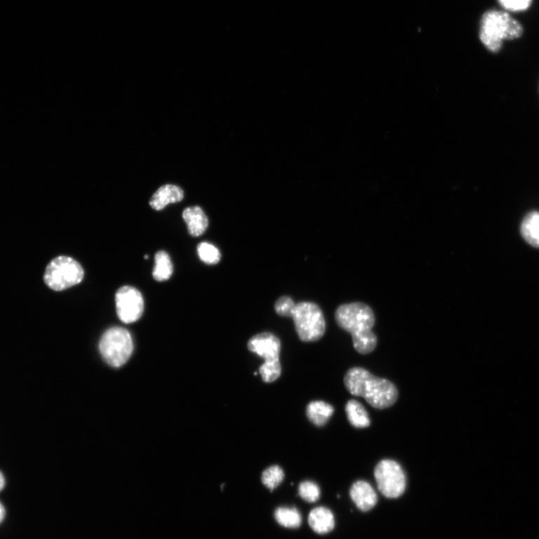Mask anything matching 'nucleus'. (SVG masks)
<instances>
[{"label": "nucleus", "mask_w": 539, "mask_h": 539, "mask_svg": "<svg viewBox=\"0 0 539 539\" xmlns=\"http://www.w3.org/2000/svg\"><path fill=\"white\" fill-rule=\"evenodd\" d=\"M84 277V268L74 258L59 256L48 264L44 280L50 288L60 291L81 284Z\"/></svg>", "instance_id": "obj_5"}, {"label": "nucleus", "mask_w": 539, "mask_h": 539, "mask_svg": "<svg viewBox=\"0 0 539 539\" xmlns=\"http://www.w3.org/2000/svg\"><path fill=\"white\" fill-rule=\"evenodd\" d=\"M6 518V510L2 502H0V524H2Z\"/></svg>", "instance_id": "obj_25"}, {"label": "nucleus", "mask_w": 539, "mask_h": 539, "mask_svg": "<svg viewBox=\"0 0 539 539\" xmlns=\"http://www.w3.org/2000/svg\"><path fill=\"white\" fill-rule=\"evenodd\" d=\"M282 373L280 361L265 362L260 368V374L265 383H272Z\"/></svg>", "instance_id": "obj_22"}, {"label": "nucleus", "mask_w": 539, "mask_h": 539, "mask_svg": "<svg viewBox=\"0 0 539 539\" xmlns=\"http://www.w3.org/2000/svg\"><path fill=\"white\" fill-rule=\"evenodd\" d=\"M498 2L508 11H521L531 6L532 0H498Z\"/></svg>", "instance_id": "obj_24"}, {"label": "nucleus", "mask_w": 539, "mask_h": 539, "mask_svg": "<svg viewBox=\"0 0 539 539\" xmlns=\"http://www.w3.org/2000/svg\"><path fill=\"white\" fill-rule=\"evenodd\" d=\"M155 266L153 277L159 282L168 280L173 273V266L170 255L165 251L157 252L154 258Z\"/></svg>", "instance_id": "obj_17"}, {"label": "nucleus", "mask_w": 539, "mask_h": 539, "mask_svg": "<svg viewBox=\"0 0 539 539\" xmlns=\"http://www.w3.org/2000/svg\"><path fill=\"white\" fill-rule=\"evenodd\" d=\"M117 312L126 324L138 321L144 312V300L140 291L131 286L120 288L116 294Z\"/></svg>", "instance_id": "obj_8"}, {"label": "nucleus", "mask_w": 539, "mask_h": 539, "mask_svg": "<svg viewBox=\"0 0 539 539\" xmlns=\"http://www.w3.org/2000/svg\"><path fill=\"white\" fill-rule=\"evenodd\" d=\"M375 478L378 489L387 498H398L406 491V474L395 460H381L375 469Z\"/></svg>", "instance_id": "obj_7"}, {"label": "nucleus", "mask_w": 539, "mask_h": 539, "mask_svg": "<svg viewBox=\"0 0 539 539\" xmlns=\"http://www.w3.org/2000/svg\"><path fill=\"white\" fill-rule=\"evenodd\" d=\"M99 350L109 365L120 367L126 364L133 351L131 333L119 327L109 328L101 337Z\"/></svg>", "instance_id": "obj_6"}, {"label": "nucleus", "mask_w": 539, "mask_h": 539, "mask_svg": "<svg viewBox=\"0 0 539 539\" xmlns=\"http://www.w3.org/2000/svg\"><path fill=\"white\" fill-rule=\"evenodd\" d=\"M521 234L526 242L539 248V213L532 212L523 220Z\"/></svg>", "instance_id": "obj_16"}, {"label": "nucleus", "mask_w": 539, "mask_h": 539, "mask_svg": "<svg viewBox=\"0 0 539 539\" xmlns=\"http://www.w3.org/2000/svg\"><path fill=\"white\" fill-rule=\"evenodd\" d=\"M308 521L312 529L319 534H326L334 529L335 519L328 508L318 507L311 511Z\"/></svg>", "instance_id": "obj_13"}, {"label": "nucleus", "mask_w": 539, "mask_h": 539, "mask_svg": "<svg viewBox=\"0 0 539 539\" xmlns=\"http://www.w3.org/2000/svg\"><path fill=\"white\" fill-rule=\"evenodd\" d=\"M284 477V470L279 466L274 465L263 472L262 481L265 487L273 491L283 482Z\"/></svg>", "instance_id": "obj_19"}, {"label": "nucleus", "mask_w": 539, "mask_h": 539, "mask_svg": "<svg viewBox=\"0 0 539 539\" xmlns=\"http://www.w3.org/2000/svg\"><path fill=\"white\" fill-rule=\"evenodd\" d=\"M522 34L520 22L505 11L491 10L481 18L480 40L491 52H498L504 40L518 39Z\"/></svg>", "instance_id": "obj_3"}, {"label": "nucleus", "mask_w": 539, "mask_h": 539, "mask_svg": "<svg viewBox=\"0 0 539 539\" xmlns=\"http://www.w3.org/2000/svg\"><path fill=\"white\" fill-rule=\"evenodd\" d=\"M184 199V191L173 185L161 187L152 196L149 204L156 211L163 210L166 206L181 201Z\"/></svg>", "instance_id": "obj_11"}, {"label": "nucleus", "mask_w": 539, "mask_h": 539, "mask_svg": "<svg viewBox=\"0 0 539 539\" xmlns=\"http://www.w3.org/2000/svg\"><path fill=\"white\" fill-rule=\"evenodd\" d=\"M182 217L189 234L193 237H199L204 234L208 227V217L204 211L199 206L187 208L183 211Z\"/></svg>", "instance_id": "obj_12"}, {"label": "nucleus", "mask_w": 539, "mask_h": 539, "mask_svg": "<svg viewBox=\"0 0 539 539\" xmlns=\"http://www.w3.org/2000/svg\"><path fill=\"white\" fill-rule=\"evenodd\" d=\"M350 497L356 507L362 512L373 510L378 503L375 489L368 482L363 480L354 483L350 489Z\"/></svg>", "instance_id": "obj_10"}, {"label": "nucleus", "mask_w": 539, "mask_h": 539, "mask_svg": "<svg viewBox=\"0 0 539 539\" xmlns=\"http://www.w3.org/2000/svg\"><path fill=\"white\" fill-rule=\"evenodd\" d=\"M248 350L265 359V362L279 361L281 342L271 333H258L247 343Z\"/></svg>", "instance_id": "obj_9"}, {"label": "nucleus", "mask_w": 539, "mask_h": 539, "mask_svg": "<svg viewBox=\"0 0 539 539\" xmlns=\"http://www.w3.org/2000/svg\"><path fill=\"white\" fill-rule=\"evenodd\" d=\"M296 332L302 342H317L324 335L326 323L322 310L317 303L300 302L296 303L292 314Z\"/></svg>", "instance_id": "obj_4"}, {"label": "nucleus", "mask_w": 539, "mask_h": 539, "mask_svg": "<svg viewBox=\"0 0 539 539\" xmlns=\"http://www.w3.org/2000/svg\"><path fill=\"white\" fill-rule=\"evenodd\" d=\"M148 258H149V256H148V255H145V260H148Z\"/></svg>", "instance_id": "obj_27"}, {"label": "nucleus", "mask_w": 539, "mask_h": 539, "mask_svg": "<svg viewBox=\"0 0 539 539\" xmlns=\"http://www.w3.org/2000/svg\"><path fill=\"white\" fill-rule=\"evenodd\" d=\"M299 495L308 503L317 502L321 494V491L317 483L312 481H305L299 486Z\"/></svg>", "instance_id": "obj_21"}, {"label": "nucleus", "mask_w": 539, "mask_h": 539, "mask_svg": "<svg viewBox=\"0 0 539 539\" xmlns=\"http://www.w3.org/2000/svg\"><path fill=\"white\" fill-rule=\"evenodd\" d=\"M335 317L340 327L351 333L357 352L366 354L374 351L377 337L373 332L375 317L372 309L363 302L348 303L337 309Z\"/></svg>", "instance_id": "obj_1"}, {"label": "nucleus", "mask_w": 539, "mask_h": 539, "mask_svg": "<svg viewBox=\"0 0 539 539\" xmlns=\"http://www.w3.org/2000/svg\"><path fill=\"white\" fill-rule=\"evenodd\" d=\"M296 303L290 297L283 296L277 300L275 310L281 317L291 318Z\"/></svg>", "instance_id": "obj_23"}, {"label": "nucleus", "mask_w": 539, "mask_h": 539, "mask_svg": "<svg viewBox=\"0 0 539 539\" xmlns=\"http://www.w3.org/2000/svg\"><path fill=\"white\" fill-rule=\"evenodd\" d=\"M6 486V479L4 474L0 472V492H1Z\"/></svg>", "instance_id": "obj_26"}, {"label": "nucleus", "mask_w": 539, "mask_h": 539, "mask_svg": "<svg viewBox=\"0 0 539 539\" xmlns=\"http://www.w3.org/2000/svg\"><path fill=\"white\" fill-rule=\"evenodd\" d=\"M344 383L351 394L364 398L371 406L378 409L390 408L398 399L399 393L394 385L363 368L355 367L348 371Z\"/></svg>", "instance_id": "obj_2"}, {"label": "nucleus", "mask_w": 539, "mask_h": 539, "mask_svg": "<svg viewBox=\"0 0 539 539\" xmlns=\"http://www.w3.org/2000/svg\"><path fill=\"white\" fill-rule=\"evenodd\" d=\"M345 411L348 421L357 429L366 428L370 425L368 414L362 404L351 400L346 404Z\"/></svg>", "instance_id": "obj_15"}, {"label": "nucleus", "mask_w": 539, "mask_h": 539, "mask_svg": "<svg viewBox=\"0 0 539 539\" xmlns=\"http://www.w3.org/2000/svg\"><path fill=\"white\" fill-rule=\"evenodd\" d=\"M200 260L208 265H216L221 260V253L215 246L208 242H201L197 246Z\"/></svg>", "instance_id": "obj_20"}, {"label": "nucleus", "mask_w": 539, "mask_h": 539, "mask_svg": "<svg viewBox=\"0 0 539 539\" xmlns=\"http://www.w3.org/2000/svg\"><path fill=\"white\" fill-rule=\"evenodd\" d=\"M333 413V407L323 401H312L307 408L308 419L317 426H324L327 424Z\"/></svg>", "instance_id": "obj_14"}, {"label": "nucleus", "mask_w": 539, "mask_h": 539, "mask_svg": "<svg viewBox=\"0 0 539 539\" xmlns=\"http://www.w3.org/2000/svg\"><path fill=\"white\" fill-rule=\"evenodd\" d=\"M275 519L278 524L286 528H298L302 522L300 513L295 508H278L275 512Z\"/></svg>", "instance_id": "obj_18"}]
</instances>
